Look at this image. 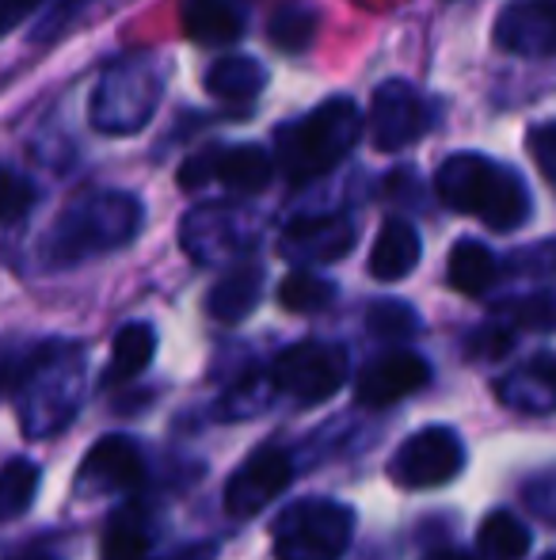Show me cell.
Here are the masks:
<instances>
[{
	"label": "cell",
	"mask_w": 556,
	"mask_h": 560,
	"mask_svg": "<svg viewBox=\"0 0 556 560\" xmlns=\"http://www.w3.org/2000/svg\"><path fill=\"white\" fill-rule=\"evenodd\" d=\"M260 298H263V267L240 264L214 282V290H210V298H206V310H210V317L222 320V325H240V320L256 313Z\"/></svg>",
	"instance_id": "ac0fdd59"
},
{
	"label": "cell",
	"mask_w": 556,
	"mask_h": 560,
	"mask_svg": "<svg viewBox=\"0 0 556 560\" xmlns=\"http://www.w3.org/2000/svg\"><path fill=\"white\" fill-rule=\"evenodd\" d=\"M294 480V462L282 446H260L237 465V472L225 485V511L233 518H252L260 515L268 503H275Z\"/></svg>",
	"instance_id": "9c48e42d"
},
{
	"label": "cell",
	"mask_w": 556,
	"mask_h": 560,
	"mask_svg": "<svg viewBox=\"0 0 556 560\" xmlns=\"http://www.w3.org/2000/svg\"><path fill=\"white\" fill-rule=\"evenodd\" d=\"M27 560H46V557H27Z\"/></svg>",
	"instance_id": "8d00e7d4"
},
{
	"label": "cell",
	"mask_w": 556,
	"mask_h": 560,
	"mask_svg": "<svg viewBox=\"0 0 556 560\" xmlns=\"http://www.w3.org/2000/svg\"><path fill=\"white\" fill-rule=\"evenodd\" d=\"M332 298L335 287L312 271H289L279 282V305L289 313H320L324 305H332Z\"/></svg>",
	"instance_id": "d4e9b609"
},
{
	"label": "cell",
	"mask_w": 556,
	"mask_h": 560,
	"mask_svg": "<svg viewBox=\"0 0 556 560\" xmlns=\"http://www.w3.org/2000/svg\"><path fill=\"white\" fill-rule=\"evenodd\" d=\"M347 382V351L320 339H301L286 347L271 366V385L301 405H320L335 397Z\"/></svg>",
	"instance_id": "8992f818"
},
{
	"label": "cell",
	"mask_w": 556,
	"mask_h": 560,
	"mask_svg": "<svg viewBox=\"0 0 556 560\" xmlns=\"http://www.w3.org/2000/svg\"><path fill=\"white\" fill-rule=\"evenodd\" d=\"M496 46L514 58H556V0H514L496 15Z\"/></svg>",
	"instance_id": "8fae6325"
},
{
	"label": "cell",
	"mask_w": 556,
	"mask_h": 560,
	"mask_svg": "<svg viewBox=\"0 0 556 560\" xmlns=\"http://www.w3.org/2000/svg\"><path fill=\"white\" fill-rule=\"evenodd\" d=\"M363 138V112L355 100L332 96L312 112L289 118L275 130V164L294 187L328 176L347 161L355 141Z\"/></svg>",
	"instance_id": "7a4b0ae2"
},
{
	"label": "cell",
	"mask_w": 556,
	"mask_h": 560,
	"mask_svg": "<svg viewBox=\"0 0 556 560\" xmlns=\"http://www.w3.org/2000/svg\"><path fill=\"white\" fill-rule=\"evenodd\" d=\"M164 96V69L153 54H130L119 58L92 92L88 118L99 133H138L153 118Z\"/></svg>",
	"instance_id": "277c9868"
},
{
	"label": "cell",
	"mask_w": 556,
	"mask_h": 560,
	"mask_svg": "<svg viewBox=\"0 0 556 560\" xmlns=\"http://www.w3.org/2000/svg\"><path fill=\"white\" fill-rule=\"evenodd\" d=\"M545 560H556V553H549V557H545Z\"/></svg>",
	"instance_id": "74e56055"
},
{
	"label": "cell",
	"mask_w": 556,
	"mask_h": 560,
	"mask_svg": "<svg viewBox=\"0 0 556 560\" xmlns=\"http://www.w3.org/2000/svg\"><path fill=\"white\" fill-rule=\"evenodd\" d=\"M31 202H35V187H31L15 168H8L4 172V222L15 225L31 210Z\"/></svg>",
	"instance_id": "f546056e"
},
{
	"label": "cell",
	"mask_w": 556,
	"mask_h": 560,
	"mask_svg": "<svg viewBox=\"0 0 556 560\" xmlns=\"http://www.w3.org/2000/svg\"><path fill=\"white\" fill-rule=\"evenodd\" d=\"M268 43L282 54H305L317 43V12H312V8H297V4L279 8V12L271 15Z\"/></svg>",
	"instance_id": "cb8c5ba5"
},
{
	"label": "cell",
	"mask_w": 556,
	"mask_h": 560,
	"mask_svg": "<svg viewBox=\"0 0 556 560\" xmlns=\"http://www.w3.org/2000/svg\"><path fill=\"white\" fill-rule=\"evenodd\" d=\"M38 4H46V0H0V27L15 31L23 23V15H31Z\"/></svg>",
	"instance_id": "e575fe53"
},
{
	"label": "cell",
	"mask_w": 556,
	"mask_h": 560,
	"mask_svg": "<svg viewBox=\"0 0 556 560\" xmlns=\"http://www.w3.org/2000/svg\"><path fill=\"white\" fill-rule=\"evenodd\" d=\"M507 271L537 275V279H542V275H556V241H545V244H534V248L519 252Z\"/></svg>",
	"instance_id": "1f68e13d"
},
{
	"label": "cell",
	"mask_w": 556,
	"mask_h": 560,
	"mask_svg": "<svg viewBox=\"0 0 556 560\" xmlns=\"http://www.w3.org/2000/svg\"><path fill=\"white\" fill-rule=\"evenodd\" d=\"M141 477H145V462H141L138 446L122 435H107L88 450L76 485L92 488V492H134Z\"/></svg>",
	"instance_id": "4fadbf2b"
},
{
	"label": "cell",
	"mask_w": 556,
	"mask_h": 560,
	"mask_svg": "<svg viewBox=\"0 0 556 560\" xmlns=\"http://www.w3.org/2000/svg\"><path fill=\"white\" fill-rule=\"evenodd\" d=\"M179 27L191 43L225 50L248 31V8L245 0H184Z\"/></svg>",
	"instance_id": "5bb4252c"
},
{
	"label": "cell",
	"mask_w": 556,
	"mask_h": 560,
	"mask_svg": "<svg viewBox=\"0 0 556 560\" xmlns=\"http://www.w3.org/2000/svg\"><path fill=\"white\" fill-rule=\"evenodd\" d=\"M499 400L519 412H553L556 408V359L534 354L527 366H519L511 377L496 385Z\"/></svg>",
	"instance_id": "e0dca14e"
},
{
	"label": "cell",
	"mask_w": 556,
	"mask_h": 560,
	"mask_svg": "<svg viewBox=\"0 0 556 560\" xmlns=\"http://www.w3.org/2000/svg\"><path fill=\"white\" fill-rule=\"evenodd\" d=\"M419 256H423V241L416 225L404 222V218H389L378 229V236H374L370 275L378 282H401L419 267Z\"/></svg>",
	"instance_id": "9a60e30c"
},
{
	"label": "cell",
	"mask_w": 556,
	"mask_h": 560,
	"mask_svg": "<svg viewBox=\"0 0 556 560\" xmlns=\"http://www.w3.org/2000/svg\"><path fill=\"white\" fill-rule=\"evenodd\" d=\"M99 553H104V560H149V534L141 526L138 511H122V515L111 518Z\"/></svg>",
	"instance_id": "484cf974"
},
{
	"label": "cell",
	"mask_w": 556,
	"mask_h": 560,
	"mask_svg": "<svg viewBox=\"0 0 556 560\" xmlns=\"http://www.w3.org/2000/svg\"><path fill=\"white\" fill-rule=\"evenodd\" d=\"M217 233V241H214V248L206 252V259H214V256H222V252H233V248H240L245 244V222H240L233 210H222V207H202V210H194L191 218L184 222V244L191 248V244H199V241H210V236ZM202 259V264H206Z\"/></svg>",
	"instance_id": "7402d4cb"
},
{
	"label": "cell",
	"mask_w": 556,
	"mask_h": 560,
	"mask_svg": "<svg viewBox=\"0 0 556 560\" xmlns=\"http://www.w3.org/2000/svg\"><path fill=\"white\" fill-rule=\"evenodd\" d=\"M476 541H481V553L488 560H522L530 553V546H534L530 526L519 515H511V511H492L481 523Z\"/></svg>",
	"instance_id": "44dd1931"
},
{
	"label": "cell",
	"mask_w": 556,
	"mask_h": 560,
	"mask_svg": "<svg viewBox=\"0 0 556 560\" xmlns=\"http://www.w3.org/2000/svg\"><path fill=\"white\" fill-rule=\"evenodd\" d=\"M511 351V332L504 328H481L469 336V359H504Z\"/></svg>",
	"instance_id": "d6a6232c"
},
{
	"label": "cell",
	"mask_w": 556,
	"mask_h": 560,
	"mask_svg": "<svg viewBox=\"0 0 556 560\" xmlns=\"http://www.w3.org/2000/svg\"><path fill=\"white\" fill-rule=\"evenodd\" d=\"M427 377H430V370L416 351L381 354L378 362H370V366L358 374L355 400L363 408H389V405H397V400L419 393L423 385H427Z\"/></svg>",
	"instance_id": "7c38bea8"
},
{
	"label": "cell",
	"mask_w": 556,
	"mask_h": 560,
	"mask_svg": "<svg viewBox=\"0 0 556 560\" xmlns=\"http://www.w3.org/2000/svg\"><path fill=\"white\" fill-rule=\"evenodd\" d=\"M435 126L430 100L419 96L409 81H386L370 100V145L378 153H401Z\"/></svg>",
	"instance_id": "ba28073f"
},
{
	"label": "cell",
	"mask_w": 556,
	"mask_h": 560,
	"mask_svg": "<svg viewBox=\"0 0 556 560\" xmlns=\"http://www.w3.org/2000/svg\"><path fill=\"white\" fill-rule=\"evenodd\" d=\"M355 225L343 214L294 218L279 236V252L289 264H335L355 248Z\"/></svg>",
	"instance_id": "30bf717a"
},
{
	"label": "cell",
	"mask_w": 556,
	"mask_h": 560,
	"mask_svg": "<svg viewBox=\"0 0 556 560\" xmlns=\"http://www.w3.org/2000/svg\"><path fill=\"white\" fill-rule=\"evenodd\" d=\"M435 195L453 214L476 218L496 233L527 225L534 214V202L522 184V176L507 164L492 161L484 153H453L438 164Z\"/></svg>",
	"instance_id": "6da1fadb"
},
{
	"label": "cell",
	"mask_w": 556,
	"mask_h": 560,
	"mask_svg": "<svg viewBox=\"0 0 556 560\" xmlns=\"http://www.w3.org/2000/svg\"><path fill=\"white\" fill-rule=\"evenodd\" d=\"M268 84V69L248 54H222L206 69V92L222 104H248Z\"/></svg>",
	"instance_id": "d6986e66"
},
{
	"label": "cell",
	"mask_w": 556,
	"mask_h": 560,
	"mask_svg": "<svg viewBox=\"0 0 556 560\" xmlns=\"http://www.w3.org/2000/svg\"><path fill=\"white\" fill-rule=\"evenodd\" d=\"M145 210L138 195L130 191H88L69 202L66 214L50 225L43 241V256L54 267H73L81 259L107 256L115 248H127L138 236Z\"/></svg>",
	"instance_id": "3957f363"
},
{
	"label": "cell",
	"mask_w": 556,
	"mask_h": 560,
	"mask_svg": "<svg viewBox=\"0 0 556 560\" xmlns=\"http://www.w3.org/2000/svg\"><path fill=\"white\" fill-rule=\"evenodd\" d=\"M496 279H499V259L488 244L458 241L450 248V259H446V282H450L458 294L481 298L496 287Z\"/></svg>",
	"instance_id": "ffe728a7"
},
{
	"label": "cell",
	"mask_w": 556,
	"mask_h": 560,
	"mask_svg": "<svg viewBox=\"0 0 556 560\" xmlns=\"http://www.w3.org/2000/svg\"><path fill=\"white\" fill-rule=\"evenodd\" d=\"M156 351V332L149 325H122L119 336H115L111 343V362H107V382H130V377H138L141 370L149 366V359H153Z\"/></svg>",
	"instance_id": "603a6c76"
},
{
	"label": "cell",
	"mask_w": 556,
	"mask_h": 560,
	"mask_svg": "<svg viewBox=\"0 0 556 560\" xmlns=\"http://www.w3.org/2000/svg\"><path fill=\"white\" fill-rule=\"evenodd\" d=\"M88 4H92V0H66V4H61L58 12L46 15V27H43V35H38V38H43V43H50V38H58L61 31H66L69 23L76 20V15H84V8H88Z\"/></svg>",
	"instance_id": "836d02e7"
},
{
	"label": "cell",
	"mask_w": 556,
	"mask_h": 560,
	"mask_svg": "<svg viewBox=\"0 0 556 560\" xmlns=\"http://www.w3.org/2000/svg\"><path fill=\"white\" fill-rule=\"evenodd\" d=\"M427 560H476V557H469V553H453V549H446V553H435V557H427Z\"/></svg>",
	"instance_id": "d590c367"
},
{
	"label": "cell",
	"mask_w": 556,
	"mask_h": 560,
	"mask_svg": "<svg viewBox=\"0 0 556 560\" xmlns=\"http://www.w3.org/2000/svg\"><path fill=\"white\" fill-rule=\"evenodd\" d=\"M355 534V511L335 500H301L275 523L279 560H340Z\"/></svg>",
	"instance_id": "5b68a950"
},
{
	"label": "cell",
	"mask_w": 556,
	"mask_h": 560,
	"mask_svg": "<svg viewBox=\"0 0 556 560\" xmlns=\"http://www.w3.org/2000/svg\"><path fill=\"white\" fill-rule=\"evenodd\" d=\"M366 328L381 339H404L416 332L419 320H416V313H412V305H404V302H374L370 310H366Z\"/></svg>",
	"instance_id": "f1b7e54d"
},
{
	"label": "cell",
	"mask_w": 556,
	"mask_h": 560,
	"mask_svg": "<svg viewBox=\"0 0 556 560\" xmlns=\"http://www.w3.org/2000/svg\"><path fill=\"white\" fill-rule=\"evenodd\" d=\"M275 168V156L263 145H214V179L237 195H260Z\"/></svg>",
	"instance_id": "2e32d148"
},
{
	"label": "cell",
	"mask_w": 556,
	"mask_h": 560,
	"mask_svg": "<svg viewBox=\"0 0 556 560\" xmlns=\"http://www.w3.org/2000/svg\"><path fill=\"white\" fill-rule=\"evenodd\" d=\"M38 492V465L12 457L4 465V480H0V495H4V518H20L23 511L35 503Z\"/></svg>",
	"instance_id": "83f0119b"
},
{
	"label": "cell",
	"mask_w": 556,
	"mask_h": 560,
	"mask_svg": "<svg viewBox=\"0 0 556 560\" xmlns=\"http://www.w3.org/2000/svg\"><path fill=\"white\" fill-rule=\"evenodd\" d=\"M465 465V446L450 428H423L404 439V446L389 462L393 485L419 492V488H442Z\"/></svg>",
	"instance_id": "52a82bcc"
},
{
	"label": "cell",
	"mask_w": 556,
	"mask_h": 560,
	"mask_svg": "<svg viewBox=\"0 0 556 560\" xmlns=\"http://www.w3.org/2000/svg\"><path fill=\"white\" fill-rule=\"evenodd\" d=\"M504 317L511 320V328L522 332H553L556 328V290H537V294L514 298L504 305Z\"/></svg>",
	"instance_id": "4316f807"
},
{
	"label": "cell",
	"mask_w": 556,
	"mask_h": 560,
	"mask_svg": "<svg viewBox=\"0 0 556 560\" xmlns=\"http://www.w3.org/2000/svg\"><path fill=\"white\" fill-rule=\"evenodd\" d=\"M530 153H534L542 176L556 187V118L530 130Z\"/></svg>",
	"instance_id": "4dcf8cb0"
}]
</instances>
